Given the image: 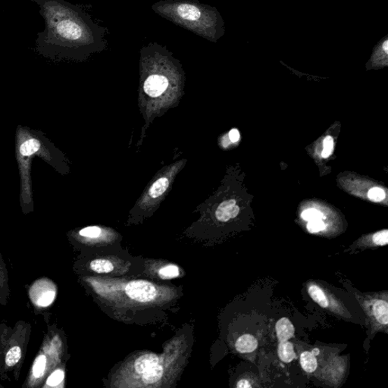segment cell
I'll return each mask as SVG.
<instances>
[{"label":"cell","mask_w":388,"mask_h":388,"mask_svg":"<svg viewBox=\"0 0 388 388\" xmlns=\"http://www.w3.org/2000/svg\"><path fill=\"white\" fill-rule=\"evenodd\" d=\"M40 7L45 29L36 51L50 59L85 60L106 48V30L82 8L66 0H32Z\"/></svg>","instance_id":"1"},{"label":"cell","mask_w":388,"mask_h":388,"mask_svg":"<svg viewBox=\"0 0 388 388\" xmlns=\"http://www.w3.org/2000/svg\"><path fill=\"white\" fill-rule=\"evenodd\" d=\"M151 8L164 19L212 43H217L225 33L224 22L217 8L199 0H160Z\"/></svg>","instance_id":"2"},{"label":"cell","mask_w":388,"mask_h":388,"mask_svg":"<svg viewBox=\"0 0 388 388\" xmlns=\"http://www.w3.org/2000/svg\"><path fill=\"white\" fill-rule=\"evenodd\" d=\"M125 292L130 299L140 303L151 302L157 296L156 287L143 280L129 282L126 285Z\"/></svg>","instance_id":"3"},{"label":"cell","mask_w":388,"mask_h":388,"mask_svg":"<svg viewBox=\"0 0 388 388\" xmlns=\"http://www.w3.org/2000/svg\"><path fill=\"white\" fill-rule=\"evenodd\" d=\"M30 294L36 305L48 308L55 300L56 288L49 282L40 281L32 287Z\"/></svg>","instance_id":"4"},{"label":"cell","mask_w":388,"mask_h":388,"mask_svg":"<svg viewBox=\"0 0 388 388\" xmlns=\"http://www.w3.org/2000/svg\"><path fill=\"white\" fill-rule=\"evenodd\" d=\"M388 61V36L379 41L373 51V55L369 62L375 66L387 65Z\"/></svg>","instance_id":"5"},{"label":"cell","mask_w":388,"mask_h":388,"mask_svg":"<svg viewBox=\"0 0 388 388\" xmlns=\"http://www.w3.org/2000/svg\"><path fill=\"white\" fill-rule=\"evenodd\" d=\"M240 211L239 207L236 205V201L229 200L224 201L219 206L215 212L216 219L219 221L225 222L231 219L236 218Z\"/></svg>","instance_id":"6"},{"label":"cell","mask_w":388,"mask_h":388,"mask_svg":"<svg viewBox=\"0 0 388 388\" xmlns=\"http://www.w3.org/2000/svg\"><path fill=\"white\" fill-rule=\"evenodd\" d=\"M159 363V357L155 354H144L135 361V371L138 375H143L149 370L156 367Z\"/></svg>","instance_id":"7"},{"label":"cell","mask_w":388,"mask_h":388,"mask_svg":"<svg viewBox=\"0 0 388 388\" xmlns=\"http://www.w3.org/2000/svg\"><path fill=\"white\" fill-rule=\"evenodd\" d=\"M277 337L280 342L288 340L294 336V327L293 324L287 318H282L276 323Z\"/></svg>","instance_id":"8"},{"label":"cell","mask_w":388,"mask_h":388,"mask_svg":"<svg viewBox=\"0 0 388 388\" xmlns=\"http://www.w3.org/2000/svg\"><path fill=\"white\" fill-rule=\"evenodd\" d=\"M319 350L312 352L305 351L301 356V364L305 372L312 373L317 370L318 366L317 359L315 355L319 354Z\"/></svg>","instance_id":"9"},{"label":"cell","mask_w":388,"mask_h":388,"mask_svg":"<svg viewBox=\"0 0 388 388\" xmlns=\"http://www.w3.org/2000/svg\"><path fill=\"white\" fill-rule=\"evenodd\" d=\"M236 346L237 350L241 354L252 353L257 350L258 341L254 336L245 335L238 339Z\"/></svg>","instance_id":"10"},{"label":"cell","mask_w":388,"mask_h":388,"mask_svg":"<svg viewBox=\"0 0 388 388\" xmlns=\"http://www.w3.org/2000/svg\"><path fill=\"white\" fill-rule=\"evenodd\" d=\"M170 184V180L168 177H161L156 180L149 189L148 198L149 200H156L157 198L164 194Z\"/></svg>","instance_id":"11"},{"label":"cell","mask_w":388,"mask_h":388,"mask_svg":"<svg viewBox=\"0 0 388 388\" xmlns=\"http://www.w3.org/2000/svg\"><path fill=\"white\" fill-rule=\"evenodd\" d=\"M308 293L314 302L317 303L322 308H328L329 306L326 294L322 289L317 285H310L308 287Z\"/></svg>","instance_id":"12"},{"label":"cell","mask_w":388,"mask_h":388,"mask_svg":"<svg viewBox=\"0 0 388 388\" xmlns=\"http://www.w3.org/2000/svg\"><path fill=\"white\" fill-rule=\"evenodd\" d=\"M373 312L377 321L387 326L388 322V304L382 300L376 301L373 306Z\"/></svg>","instance_id":"13"},{"label":"cell","mask_w":388,"mask_h":388,"mask_svg":"<svg viewBox=\"0 0 388 388\" xmlns=\"http://www.w3.org/2000/svg\"><path fill=\"white\" fill-rule=\"evenodd\" d=\"M278 357L284 363H292L296 358L294 346L288 340L281 341L278 345Z\"/></svg>","instance_id":"14"},{"label":"cell","mask_w":388,"mask_h":388,"mask_svg":"<svg viewBox=\"0 0 388 388\" xmlns=\"http://www.w3.org/2000/svg\"><path fill=\"white\" fill-rule=\"evenodd\" d=\"M90 268H92L94 272L103 274V273H110L113 272L114 269V266L110 260L104 259H94L89 264Z\"/></svg>","instance_id":"15"},{"label":"cell","mask_w":388,"mask_h":388,"mask_svg":"<svg viewBox=\"0 0 388 388\" xmlns=\"http://www.w3.org/2000/svg\"><path fill=\"white\" fill-rule=\"evenodd\" d=\"M164 375V367L158 364L156 367L142 375V380L147 384L158 382Z\"/></svg>","instance_id":"16"},{"label":"cell","mask_w":388,"mask_h":388,"mask_svg":"<svg viewBox=\"0 0 388 388\" xmlns=\"http://www.w3.org/2000/svg\"><path fill=\"white\" fill-rule=\"evenodd\" d=\"M47 363V357L43 354L35 359L33 366V375L35 378H40L43 376L45 371H46Z\"/></svg>","instance_id":"17"},{"label":"cell","mask_w":388,"mask_h":388,"mask_svg":"<svg viewBox=\"0 0 388 388\" xmlns=\"http://www.w3.org/2000/svg\"><path fill=\"white\" fill-rule=\"evenodd\" d=\"M41 144L38 141L31 139L24 142L20 148V152L22 156L29 157L34 155V152L38 151Z\"/></svg>","instance_id":"18"},{"label":"cell","mask_w":388,"mask_h":388,"mask_svg":"<svg viewBox=\"0 0 388 388\" xmlns=\"http://www.w3.org/2000/svg\"><path fill=\"white\" fill-rule=\"evenodd\" d=\"M22 358V350L20 347L15 346L8 351L6 357V364L8 367L14 366L20 362Z\"/></svg>","instance_id":"19"},{"label":"cell","mask_w":388,"mask_h":388,"mask_svg":"<svg viewBox=\"0 0 388 388\" xmlns=\"http://www.w3.org/2000/svg\"><path fill=\"white\" fill-rule=\"evenodd\" d=\"M159 274L164 278H175L179 276L180 271L178 267L175 265H168L160 268Z\"/></svg>","instance_id":"20"},{"label":"cell","mask_w":388,"mask_h":388,"mask_svg":"<svg viewBox=\"0 0 388 388\" xmlns=\"http://www.w3.org/2000/svg\"><path fill=\"white\" fill-rule=\"evenodd\" d=\"M80 236L89 238V239H96L101 236L102 229L96 227H87L82 230H80Z\"/></svg>","instance_id":"21"},{"label":"cell","mask_w":388,"mask_h":388,"mask_svg":"<svg viewBox=\"0 0 388 388\" xmlns=\"http://www.w3.org/2000/svg\"><path fill=\"white\" fill-rule=\"evenodd\" d=\"M368 197L373 202H381L385 200V192L382 188L373 187L368 192Z\"/></svg>","instance_id":"22"},{"label":"cell","mask_w":388,"mask_h":388,"mask_svg":"<svg viewBox=\"0 0 388 388\" xmlns=\"http://www.w3.org/2000/svg\"><path fill=\"white\" fill-rule=\"evenodd\" d=\"M301 216L304 220L308 222L321 220L324 218L323 214L315 209L306 210L302 213Z\"/></svg>","instance_id":"23"},{"label":"cell","mask_w":388,"mask_h":388,"mask_svg":"<svg viewBox=\"0 0 388 388\" xmlns=\"http://www.w3.org/2000/svg\"><path fill=\"white\" fill-rule=\"evenodd\" d=\"M65 374L62 370H57V371L52 373L48 379V385L50 387H56L60 385L63 379H64Z\"/></svg>","instance_id":"24"},{"label":"cell","mask_w":388,"mask_h":388,"mask_svg":"<svg viewBox=\"0 0 388 388\" xmlns=\"http://www.w3.org/2000/svg\"><path fill=\"white\" fill-rule=\"evenodd\" d=\"M373 243L378 246H386L388 243V231L384 230L378 231L374 234L373 238Z\"/></svg>","instance_id":"25"},{"label":"cell","mask_w":388,"mask_h":388,"mask_svg":"<svg viewBox=\"0 0 388 388\" xmlns=\"http://www.w3.org/2000/svg\"><path fill=\"white\" fill-rule=\"evenodd\" d=\"M323 150L322 157L323 158H328L331 156L333 149V140L332 137L328 136L324 139L323 141Z\"/></svg>","instance_id":"26"},{"label":"cell","mask_w":388,"mask_h":388,"mask_svg":"<svg viewBox=\"0 0 388 388\" xmlns=\"http://www.w3.org/2000/svg\"><path fill=\"white\" fill-rule=\"evenodd\" d=\"M326 229V224L321 220H314L309 222L308 229L310 233H318Z\"/></svg>","instance_id":"27"},{"label":"cell","mask_w":388,"mask_h":388,"mask_svg":"<svg viewBox=\"0 0 388 388\" xmlns=\"http://www.w3.org/2000/svg\"><path fill=\"white\" fill-rule=\"evenodd\" d=\"M229 137L232 143H236L240 139V133L237 129H232L229 134Z\"/></svg>","instance_id":"28"},{"label":"cell","mask_w":388,"mask_h":388,"mask_svg":"<svg viewBox=\"0 0 388 388\" xmlns=\"http://www.w3.org/2000/svg\"><path fill=\"white\" fill-rule=\"evenodd\" d=\"M237 387H238L245 388V387H251V385H250V384L249 383L248 381L241 380L238 383Z\"/></svg>","instance_id":"29"}]
</instances>
